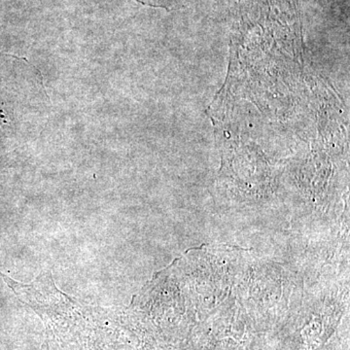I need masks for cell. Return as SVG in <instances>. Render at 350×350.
I'll use <instances>...</instances> for the list:
<instances>
[{"mask_svg":"<svg viewBox=\"0 0 350 350\" xmlns=\"http://www.w3.org/2000/svg\"><path fill=\"white\" fill-rule=\"evenodd\" d=\"M0 276L21 301L38 312H62L73 308L72 299L57 289L50 271L39 275L31 284L15 282L1 271Z\"/></svg>","mask_w":350,"mask_h":350,"instance_id":"obj_1","label":"cell"}]
</instances>
